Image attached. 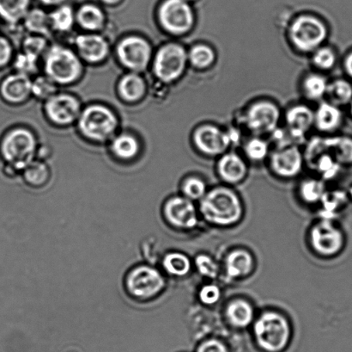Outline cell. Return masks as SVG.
Instances as JSON below:
<instances>
[{"mask_svg":"<svg viewBox=\"0 0 352 352\" xmlns=\"http://www.w3.org/2000/svg\"><path fill=\"white\" fill-rule=\"evenodd\" d=\"M200 212L204 218L217 226H230L240 220L243 206L238 196L231 189L217 188L201 199Z\"/></svg>","mask_w":352,"mask_h":352,"instance_id":"cell-1","label":"cell"},{"mask_svg":"<svg viewBox=\"0 0 352 352\" xmlns=\"http://www.w3.org/2000/svg\"><path fill=\"white\" fill-rule=\"evenodd\" d=\"M165 287L166 280L164 275L153 265H136L126 275V291L137 301H153L163 293Z\"/></svg>","mask_w":352,"mask_h":352,"instance_id":"cell-2","label":"cell"},{"mask_svg":"<svg viewBox=\"0 0 352 352\" xmlns=\"http://www.w3.org/2000/svg\"><path fill=\"white\" fill-rule=\"evenodd\" d=\"M36 141L34 134L25 129L9 131L0 143V155L7 165L23 172L34 161Z\"/></svg>","mask_w":352,"mask_h":352,"instance_id":"cell-3","label":"cell"},{"mask_svg":"<svg viewBox=\"0 0 352 352\" xmlns=\"http://www.w3.org/2000/svg\"><path fill=\"white\" fill-rule=\"evenodd\" d=\"M254 336L261 349L280 352L291 339V327L284 316L276 312H265L254 325Z\"/></svg>","mask_w":352,"mask_h":352,"instance_id":"cell-4","label":"cell"},{"mask_svg":"<svg viewBox=\"0 0 352 352\" xmlns=\"http://www.w3.org/2000/svg\"><path fill=\"white\" fill-rule=\"evenodd\" d=\"M44 68L48 78L63 85L77 81L82 71L81 61L74 52L58 45L47 51Z\"/></svg>","mask_w":352,"mask_h":352,"instance_id":"cell-5","label":"cell"},{"mask_svg":"<svg viewBox=\"0 0 352 352\" xmlns=\"http://www.w3.org/2000/svg\"><path fill=\"white\" fill-rule=\"evenodd\" d=\"M118 126L115 114L107 107L93 105L80 114L78 127L85 136L94 141H104L112 136Z\"/></svg>","mask_w":352,"mask_h":352,"instance_id":"cell-6","label":"cell"},{"mask_svg":"<svg viewBox=\"0 0 352 352\" xmlns=\"http://www.w3.org/2000/svg\"><path fill=\"white\" fill-rule=\"evenodd\" d=\"M289 38L296 48L303 52L316 50L326 39L327 30L322 21L312 16H301L289 28Z\"/></svg>","mask_w":352,"mask_h":352,"instance_id":"cell-7","label":"cell"},{"mask_svg":"<svg viewBox=\"0 0 352 352\" xmlns=\"http://www.w3.org/2000/svg\"><path fill=\"white\" fill-rule=\"evenodd\" d=\"M188 54L181 45L168 43L162 47L154 60V72L157 79L170 83L181 77L184 72Z\"/></svg>","mask_w":352,"mask_h":352,"instance_id":"cell-8","label":"cell"},{"mask_svg":"<svg viewBox=\"0 0 352 352\" xmlns=\"http://www.w3.org/2000/svg\"><path fill=\"white\" fill-rule=\"evenodd\" d=\"M160 21L168 33L182 36L195 24V14L186 0H165L158 10Z\"/></svg>","mask_w":352,"mask_h":352,"instance_id":"cell-9","label":"cell"},{"mask_svg":"<svg viewBox=\"0 0 352 352\" xmlns=\"http://www.w3.org/2000/svg\"><path fill=\"white\" fill-rule=\"evenodd\" d=\"M163 215L165 222L176 229H192L199 222L195 205L184 196L168 198L164 203Z\"/></svg>","mask_w":352,"mask_h":352,"instance_id":"cell-10","label":"cell"},{"mask_svg":"<svg viewBox=\"0 0 352 352\" xmlns=\"http://www.w3.org/2000/svg\"><path fill=\"white\" fill-rule=\"evenodd\" d=\"M151 47L142 37L131 36L126 37L118 45L117 54L120 62L126 68L133 71H142L151 61Z\"/></svg>","mask_w":352,"mask_h":352,"instance_id":"cell-11","label":"cell"},{"mask_svg":"<svg viewBox=\"0 0 352 352\" xmlns=\"http://www.w3.org/2000/svg\"><path fill=\"white\" fill-rule=\"evenodd\" d=\"M48 118L58 125H68L79 118L81 114L80 103L74 96L54 95L45 105Z\"/></svg>","mask_w":352,"mask_h":352,"instance_id":"cell-12","label":"cell"},{"mask_svg":"<svg viewBox=\"0 0 352 352\" xmlns=\"http://www.w3.org/2000/svg\"><path fill=\"white\" fill-rule=\"evenodd\" d=\"M310 239L316 253L326 257L339 253L344 241L340 231L327 220H322L313 227Z\"/></svg>","mask_w":352,"mask_h":352,"instance_id":"cell-13","label":"cell"},{"mask_svg":"<svg viewBox=\"0 0 352 352\" xmlns=\"http://www.w3.org/2000/svg\"><path fill=\"white\" fill-rule=\"evenodd\" d=\"M280 112L272 103L260 102L248 110L246 119L248 127L256 134L274 132L277 129Z\"/></svg>","mask_w":352,"mask_h":352,"instance_id":"cell-14","label":"cell"},{"mask_svg":"<svg viewBox=\"0 0 352 352\" xmlns=\"http://www.w3.org/2000/svg\"><path fill=\"white\" fill-rule=\"evenodd\" d=\"M193 141L200 152L207 155H219L230 146V138L212 125H204L196 130Z\"/></svg>","mask_w":352,"mask_h":352,"instance_id":"cell-15","label":"cell"},{"mask_svg":"<svg viewBox=\"0 0 352 352\" xmlns=\"http://www.w3.org/2000/svg\"><path fill=\"white\" fill-rule=\"evenodd\" d=\"M303 164L302 155L298 148L291 147L275 152L272 155L271 165L276 174L292 178L299 174Z\"/></svg>","mask_w":352,"mask_h":352,"instance_id":"cell-16","label":"cell"},{"mask_svg":"<svg viewBox=\"0 0 352 352\" xmlns=\"http://www.w3.org/2000/svg\"><path fill=\"white\" fill-rule=\"evenodd\" d=\"M32 89L29 75L17 74L7 76L0 85V96L9 103H19L30 96Z\"/></svg>","mask_w":352,"mask_h":352,"instance_id":"cell-17","label":"cell"},{"mask_svg":"<svg viewBox=\"0 0 352 352\" xmlns=\"http://www.w3.org/2000/svg\"><path fill=\"white\" fill-rule=\"evenodd\" d=\"M76 46L81 57L91 63H98L109 52L108 41L98 34H81L76 38Z\"/></svg>","mask_w":352,"mask_h":352,"instance_id":"cell-18","label":"cell"},{"mask_svg":"<svg viewBox=\"0 0 352 352\" xmlns=\"http://www.w3.org/2000/svg\"><path fill=\"white\" fill-rule=\"evenodd\" d=\"M286 122L291 136L296 139H302L315 123V114L308 107L296 106L289 110Z\"/></svg>","mask_w":352,"mask_h":352,"instance_id":"cell-19","label":"cell"},{"mask_svg":"<svg viewBox=\"0 0 352 352\" xmlns=\"http://www.w3.org/2000/svg\"><path fill=\"white\" fill-rule=\"evenodd\" d=\"M217 170L224 181L236 184L243 180L246 176L247 165L237 154H227L221 158Z\"/></svg>","mask_w":352,"mask_h":352,"instance_id":"cell-20","label":"cell"},{"mask_svg":"<svg viewBox=\"0 0 352 352\" xmlns=\"http://www.w3.org/2000/svg\"><path fill=\"white\" fill-rule=\"evenodd\" d=\"M254 267V260L247 251L238 249L232 251L226 260V272L230 278H237L247 276Z\"/></svg>","mask_w":352,"mask_h":352,"instance_id":"cell-21","label":"cell"},{"mask_svg":"<svg viewBox=\"0 0 352 352\" xmlns=\"http://www.w3.org/2000/svg\"><path fill=\"white\" fill-rule=\"evenodd\" d=\"M226 316L230 324L243 329L253 322L254 309L246 301L236 300L227 307Z\"/></svg>","mask_w":352,"mask_h":352,"instance_id":"cell-22","label":"cell"},{"mask_svg":"<svg viewBox=\"0 0 352 352\" xmlns=\"http://www.w3.org/2000/svg\"><path fill=\"white\" fill-rule=\"evenodd\" d=\"M119 92L126 101H137L142 98L146 92V83L137 74H126L120 79Z\"/></svg>","mask_w":352,"mask_h":352,"instance_id":"cell-23","label":"cell"},{"mask_svg":"<svg viewBox=\"0 0 352 352\" xmlns=\"http://www.w3.org/2000/svg\"><path fill=\"white\" fill-rule=\"evenodd\" d=\"M341 121V112L333 103H324L319 106L315 114V123L322 131L334 130L339 127Z\"/></svg>","mask_w":352,"mask_h":352,"instance_id":"cell-24","label":"cell"},{"mask_svg":"<svg viewBox=\"0 0 352 352\" xmlns=\"http://www.w3.org/2000/svg\"><path fill=\"white\" fill-rule=\"evenodd\" d=\"M30 0H0V19L15 24L24 19L28 13Z\"/></svg>","mask_w":352,"mask_h":352,"instance_id":"cell-25","label":"cell"},{"mask_svg":"<svg viewBox=\"0 0 352 352\" xmlns=\"http://www.w3.org/2000/svg\"><path fill=\"white\" fill-rule=\"evenodd\" d=\"M162 267L172 277H185L191 271L192 264L188 256L181 253H170L162 260Z\"/></svg>","mask_w":352,"mask_h":352,"instance_id":"cell-26","label":"cell"},{"mask_svg":"<svg viewBox=\"0 0 352 352\" xmlns=\"http://www.w3.org/2000/svg\"><path fill=\"white\" fill-rule=\"evenodd\" d=\"M80 26L85 30H98L102 28L105 22L104 13L94 5H85L80 7L76 15Z\"/></svg>","mask_w":352,"mask_h":352,"instance_id":"cell-27","label":"cell"},{"mask_svg":"<svg viewBox=\"0 0 352 352\" xmlns=\"http://www.w3.org/2000/svg\"><path fill=\"white\" fill-rule=\"evenodd\" d=\"M24 181L30 187L41 188L50 181V168L43 162L33 161L23 171Z\"/></svg>","mask_w":352,"mask_h":352,"instance_id":"cell-28","label":"cell"},{"mask_svg":"<svg viewBox=\"0 0 352 352\" xmlns=\"http://www.w3.org/2000/svg\"><path fill=\"white\" fill-rule=\"evenodd\" d=\"M111 148L113 154L120 160L129 161L139 153L140 144L135 137L123 134L113 140Z\"/></svg>","mask_w":352,"mask_h":352,"instance_id":"cell-29","label":"cell"},{"mask_svg":"<svg viewBox=\"0 0 352 352\" xmlns=\"http://www.w3.org/2000/svg\"><path fill=\"white\" fill-rule=\"evenodd\" d=\"M323 147L332 151L338 162L351 163L352 140L346 137H334L333 139L320 141Z\"/></svg>","mask_w":352,"mask_h":352,"instance_id":"cell-30","label":"cell"},{"mask_svg":"<svg viewBox=\"0 0 352 352\" xmlns=\"http://www.w3.org/2000/svg\"><path fill=\"white\" fill-rule=\"evenodd\" d=\"M24 25L28 30L38 34H50L51 27L50 16L40 9L28 12L24 17Z\"/></svg>","mask_w":352,"mask_h":352,"instance_id":"cell-31","label":"cell"},{"mask_svg":"<svg viewBox=\"0 0 352 352\" xmlns=\"http://www.w3.org/2000/svg\"><path fill=\"white\" fill-rule=\"evenodd\" d=\"M75 17L71 6H60L50 15L51 27L60 32H67L74 26Z\"/></svg>","mask_w":352,"mask_h":352,"instance_id":"cell-32","label":"cell"},{"mask_svg":"<svg viewBox=\"0 0 352 352\" xmlns=\"http://www.w3.org/2000/svg\"><path fill=\"white\" fill-rule=\"evenodd\" d=\"M215 53L212 48L206 45H197L191 48L188 54V61L193 67L206 69L210 67L215 61Z\"/></svg>","mask_w":352,"mask_h":352,"instance_id":"cell-33","label":"cell"},{"mask_svg":"<svg viewBox=\"0 0 352 352\" xmlns=\"http://www.w3.org/2000/svg\"><path fill=\"white\" fill-rule=\"evenodd\" d=\"M327 93L336 105H344L351 101L352 87L349 83L340 79L329 85Z\"/></svg>","mask_w":352,"mask_h":352,"instance_id":"cell-34","label":"cell"},{"mask_svg":"<svg viewBox=\"0 0 352 352\" xmlns=\"http://www.w3.org/2000/svg\"><path fill=\"white\" fill-rule=\"evenodd\" d=\"M329 85L322 76L312 74L305 79L303 83V89L308 98L319 99L326 94Z\"/></svg>","mask_w":352,"mask_h":352,"instance_id":"cell-35","label":"cell"},{"mask_svg":"<svg viewBox=\"0 0 352 352\" xmlns=\"http://www.w3.org/2000/svg\"><path fill=\"white\" fill-rule=\"evenodd\" d=\"M183 196L190 200H200L206 194L205 182L198 178H190L183 183Z\"/></svg>","mask_w":352,"mask_h":352,"instance_id":"cell-36","label":"cell"},{"mask_svg":"<svg viewBox=\"0 0 352 352\" xmlns=\"http://www.w3.org/2000/svg\"><path fill=\"white\" fill-rule=\"evenodd\" d=\"M324 193L322 183L316 180L306 181L301 187L302 198L307 203L319 202L324 198Z\"/></svg>","mask_w":352,"mask_h":352,"instance_id":"cell-37","label":"cell"},{"mask_svg":"<svg viewBox=\"0 0 352 352\" xmlns=\"http://www.w3.org/2000/svg\"><path fill=\"white\" fill-rule=\"evenodd\" d=\"M32 93L36 98L48 99L54 95L56 86L54 82L48 77H39L32 82Z\"/></svg>","mask_w":352,"mask_h":352,"instance_id":"cell-38","label":"cell"},{"mask_svg":"<svg viewBox=\"0 0 352 352\" xmlns=\"http://www.w3.org/2000/svg\"><path fill=\"white\" fill-rule=\"evenodd\" d=\"M245 152L250 160L261 161L267 156L268 145L263 140L254 138L248 141L245 147Z\"/></svg>","mask_w":352,"mask_h":352,"instance_id":"cell-39","label":"cell"},{"mask_svg":"<svg viewBox=\"0 0 352 352\" xmlns=\"http://www.w3.org/2000/svg\"><path fill=\"white\" fill-rule=\"evenodd\" d=\"M195 267L199 273L206 278H216L219 274V267L215 261L207 255H199L195 258Z\"/></svg>","mask_w":352,"mask_h":352,"instance_id":"cell-40","label":"cell"},{"mask_svg":"<svg viewBox=\"0 0 352 352\" xmlns=\"http://www.w3.org/2000/svg\"><path fill=\"white\" fill-rule=\"evenodd\" d=\"M37 60V56L23 52V54L17 55L14 65H15L17 72L29 75L36 71Z\"/></svg>","mask_w":352,"mask_h":352,"instance_id":"cell-41","label":"cell"},{"mask_svg":"<svg viewBox=\"0 0 352 352\" xmlns=\"http://www.w3.org/2000/svg\"><path fill=\"white\" fill-rule=\"evenodd\" d=\"M314 64L322 70H329L336 64V56L329 48H322L316 52L313 57Z\"/></svg>","mask_w":352,"mask_h":352,"instance_id":"cell-42","label":"cell"},{"mask_svg":"<svg viewBox=\"0 0 352 352\" xmlns=\"http://www.w3.org/2000/svg\"><path fill=\"white\" fill-rule=\"evenodd\" d=\"M318 160L316 162V168L320 174L325 177H333L339 171V162L334 161L330 154H319Z\"/></svg>","mask_w":352,"mask_h":352,"instance_id":"cell-43","label":"cell"},{"mask_svg":"<svg viewBox=\"0 0 352 352\" xmlns=\"http://www.w3.org/2000/svg\"><path fill=\"white\" fill-rule=\"evenodd\" d=\"M47 47V41L43 37H30L23 43V50L25 53L39 56Z\"/></svg>","mask_w":352,"mask_h":352,"instance_id":"cell-44","label":"cell"},{"mask_svg":"<svg viewBox=\"0 0 352 352\" xmlns=\"http://www.w3.org/2000/svg\"><path fill=\"white\" fill-rule=\"evenodd\" d=\"M221 298L220 289L216 285L204 286L199 292V300L204 304L213 305L219 301Z\"/></svg>","mask_w":352,"mask_h":352,"instance_id":"cell-45","label":"cell"},{"mask_svg":"<svg viewBox=\"0 0 352 352\" xmlns=\"http://www.w3.org/2000/svg\"><path fill=\"white\" fill-rule=\"evenodd\" d=\"M12 56V48L5 37L0 36V68L6 67Z\"/></svg>","mask_w":352,"mask_h":352,"instance_id":"cell-46","label":"cell"},{"mask_svg":"<svg viewBox=\"0 0 352 352\" xmlns=\"http://www.w3.org/2000/svg\"><path fill=\"white\" fill-rule=\"evenodd\" d=\"M196 352H229V350L221 341L209 340L200 344Z\"/></svg>","mask_w":352,"mask_h":352,"instance_id":"cell-47","label":"cell"},{"mask_svg":"<svg viewBox=\"0 0 352 352\" xmlns=\"http://www.w3.org/2000/svg\"><path fill=\"white\" fill-rule=\"evenodd\" d=\"M346 68L348 74L352 77V53L346 58Z\"/></svg>","mask_w":352,"mask_h":352,"instance_id":"cell-48","label":"cell"},{"mask_svg":"<svg viewBox=\"0 0 352 352\" xmlns=\"http://www.w3.org/2000/svg\"><path fill=\"white\" fill-rule=\"evenodd\" d=\"M40 1L47 6H57L64 2L65 0H40Z\"/></svg>","mask_w":352,"mask_h":352,"instance_id":"cell-49","label":"cell"},{"mask_svg":"<svg viewBox=\"0 0 352 352\" xmlns=\"http://www.w3.org/2000/svg\"><path fill=\"white\" fill-rule=\"evenodd\" d=\"M102 1L108 3V5H115V3H118L120 0H102Z\"/></svg>","mask_w":352,"mask_h":352,"instance_id":"cell-50","label":"cell"},{"mask_svg":"<svg viewBox=\"0 0 352 352\" xmlns=\"http://www.w3.org/2000/svg\"><path fill=\"white\" fill-rule=\"evenodd\" d=\"M186 1L190 2V1H195V0H186Z\"/></svg>","mask_w":352,"mask_h":352,"instance_id":"cell-51","label":"cell"},{"mask_svg":"<svg viewBox=\"0 0 352 352\" xmlns=\"http://www.w3.org/2000/svg\"><path fill=\"white\" fill-rule=\"evenodd\" d=\"M350 194H351V198H352V187H351V191H350Z\"/></svg>","mask_w":352,"mask_h":352,"instance_id":"cell-52","label":"cell"},{"mask_svg":"<svg viewBox=\"0 0 352 352\" xmlns=\"http://www.w3.org/2000/svg\"><path fill=\"white\" fill-rule=\"evenodd\" d=\"M351 112H352V106H351Z\"/></svg>","mask_w":352,"mask_h":352,"instance_id":"cell-53","label":"cell"}]
</instances>
